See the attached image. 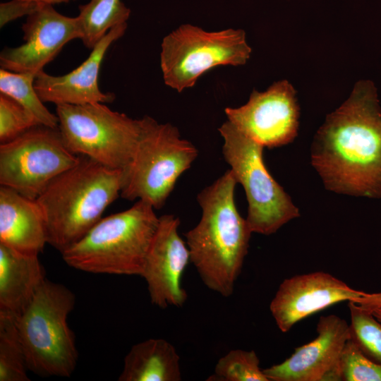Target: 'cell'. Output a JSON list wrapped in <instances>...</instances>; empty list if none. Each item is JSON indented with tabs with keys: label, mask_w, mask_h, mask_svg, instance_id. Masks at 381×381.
Listing matches in <instances>:
<instances>
[{
	"label": "cell",
	"mask_w": 381,
	"mask_h": 381,
	"mask_svg": "<svg viewBox=\"0 0 381 381\" xmlns=\"http://www.w3.org/2000/svg\"><path fill=\"white\" fill-rule=\"evenodd\" d=\"M310 160L327 190L381 198V107L373 81H358L326 116L312 143Z\"/></svg>",
	"instance_id": "1"
},
{
	"label": "cell",
	"mask_w": 381,
	"mask_h": 381,
	"mask_svg": "<svg viewBox=\"0 0 381 381\" xmlns=\"http://www.w3.org/2000/svg\"><path fill=\"white\" fill-rule=\"evenodd\" d=\"M237 182L230 169L197 196L202 214L185 234L190 262L203 284L224 297L234 290L252 234L234 200Z\"/></svg>",
	"instance_id": "2"
},
{
	"label": "cell",
	"mask_w": 381,
	"mask_h": 381,
	"mask_svg": "<svg viewBox=\"0 0 381 381\" xmlns=\"http://www.w3.org/2000/svg\"><path fill=\"white\" fill-rule=\"evenodd\" d=\"M124 169L79 155L36 199L44 217L47 243L61 253L83 238L120 195Z\"/></svg>",
	"instance_id": "3"
},
{
	"label": "cell",
	"mask_w": 381,
	"mask_h": 381,
	"mask_svg": "<svg viewBox=\"0 0 381 381\" xmlns=\"http://www.w3.org/2000/svg\"><path fill=\"white\" fill-rule=\"evenodd\" d=\"M158 224L155 208L138 200L126 210L102 218L61 253L63 260L86 272L141 277Z\"/></svg>",
	"instance_id": "4"
},
{
	"label": "cell",
	"mask_w": 381,
	"mask_h": 381,
	"mask_svg": "<svg viewBox=\"0 0 381 381\" xmlns=\"http://www.w3.org/2000/svg\"><path fill=\"white\" fill-rule=\"evenodd\" d=\"M75 303L62 284L46 279L16 321L29 370L40 376L68 377L78 353L67 319Z\"/></svg>",
	"instance_id": "5"
},
{
	"label": "cell",
	"mask_w": 381,
	"mask_h": 381,
	"mask_svg": "<svg viewBox=\"0 0 381 381\" xmlns=\"http://www.w3.org/2000/svg\"><path fill=\"white\" fill-rule=\"evenodd\" d=\"M140 137L129 165L124 169L120 195L128 200H143L161 209L180 176L198 157L197 148L181 138L169 123L153 118L141 119Z\"/></svg>",
	"instance_id": "6"
},
{
	"label": "cell",
	"mask_w": 381,
	"mask_h": 381,
	"mask_svg": "<svg viewBox=\"0 0 381 381\" xmlns=\"http://www.w3.org/2000/svg\"><path fill=\"white\" fill-rule=\"evenodd\" d=\"M218 131L224 140V158L246 193L248 205L246 219L251 232L270 235L298 217L299 209L265 167L264 147L228 120Z\"/></svg>",
	"instance_id": "7"
},
{
	"label": "cell",
	"mask_w": 381,
	"mask_h": 381,
	"mask_svg": "<svg viewBox=\"0 0 381 381\" xmlns=\"http://www.w3.org/2000/svg\"><path fill=\"white\" fill-rule=\"evenodd\" d=\"M59 130L66 147L111 169H125L135 152L142 121L104 103L56 105Z\"/></svg>",
	"instance_id": "8"
},
{
	"label": "cell",
	"mask_w": 381,
	"mask_h": 381,
	"mask_svg": "<svg viewBox=\"0 0 381 381\" xmlns=\"http://www.w3.org/2000/svg\"><path fill=\"white\" fill-rule=\"evenodd\" d=\"M251 48L243 30L209 32L184 24L162 40L160 66L164 83L181 92L192 87L205 72L219 66H241Z\"/></svg>",
	"instance_id": "9"
},
{
	"label": "cell",
	"mask_w": 381,
	"mask_h": 381,
	"mask_svg": "<svg viewBox=\"0 0 381 381\" xmlns=\"http://www.w3.org/2000/svg\"><path fill=\"white\" fill-rule=\"evenodd\" d=\"M79 155L65 145L59 128L35 126L0 145V184L36 200Z\"/></svg>",
	"instance_id": "10"
},
{
	"label": "cell",
	"mask_w": 381,
	"mask_h": 381,
	"mask_svg": "<svg viewBox=\"0 0 381 381\" xmlns=\"http://www.w3.org/2000/svg\"><path fill=\"white\" fill-rule=\"evenodd\" d=\"M224 112L229 121L264 147L287 145L298 135L300 109L296 91L286 80L264 92L253 90L246 104Z\"/></svg>",
	"instance_id": "11"
},
{
	"label": "cell",
	"mask_w": 381,
	"mask_h": 381,
	"mask_svg": "<svg viewBox=\"0 0 381 381\" xmlns=\"http://www.w3.org/2000/svg\"><path fill=\"white\" fill-rule=\"evenodd\" d=\"M22 30L24 43L1 52V68L37 75L65 44L82 36L78 17L62 15L53 5L43 3L28 16Z\"/></svg>",
	"instance_id": "12"
},
{
	"label": "cell",
	"mask_w": 381,
	"mask_h": 381,
	"mask_svg": "<svg viewBox=\"0 0 381 381\" xmlns=\"http://www.w3.org/2000/svg\"><path fill=\"white\" fill-rule=\"evenodd\" d=\"M179 217L164 214L147 255L141 277L145 280L151 303L164 309L182 307L188 298L181 277L190 260L186 243L179 236Z\"/></svg>",
	"instance_id": "13"
},
{
	"label": "cell",
	"mask_w": 381,
	"mask_h": 381,
	"mask_svg": "<svg viewBox=\"0 0 381 381\" xmlns=\"http://www.w3.org/2000/svg\"><path fill=\"white\" fill-rule=\"evenodd\" d=\"M318 337L279 364L263 370L269 381H339L338 365L350 338L349 325L335 315L321 316Z\"/></svg>",
	"instance_id": "14"
},
{
	"label": "cell",
	"mask_w": 381,
	"mask_h": 381,
	"mask_svg": "<svg viewBox=\"0 0 381 381\" xmlns=\"http://www.w3.org/2000/svg\"><path fill=\"white\" fill-rule=\"evenodd\" d=\"M365 292L318 271L285 279L270 304L278 328L287 332L298 321L337 303L356 302Z\"/></svg>",
	"instance_id": "15"
},
{
	"label": "cell",
	"mask_w": 381,
	"mask_h": 381,
	"mask_svg": "<svg viewBox=\"0 0 381 381\" xmlns=\"http://www.w3.org/2000/svg\"><path fill=\"white\" fill-rule=\"evenodd\" d=\"M127 23L111 28L92 49L89 56L75 69L63 75H52L44 71L35 78L34 85L43 102L85 104L111 102L115 97L99 87V75L103 59L111 44L121 37Z\"/></svg>",
	"instance_id": "16"
},
{
	"label": "cell",
	"mask_w": 381,
	"mask_h": 381,
	"mask_svg": "<svg viewBox=\"0 0 381 381\" xmlns=\"http://www.w3.org/2000/svg\"><path fill=\"white\" fill-rule=\"evenodd\" d=\"M46 243V222L36 200L1 186L0 244L24 255L38 256Z\"/></svg>",
	"instance_id": "17"
},
{
	"label": "cell",
	"mask_w": 381,
	"mask_h": 381,
	"mask_svg": "<svg viewBox=\"0 0 381 381\" xmlns=\"http://www.w3.org/2000/svg\"><path fill=\"white\" fill-rule=\"evenodd\" d=\"M45 279L38 256L0 244V315L18 320Z\"/></svg>",
	"instance_id": "18"
},
{
	"label": "cell",
	"mask_w": 381,
	"mask_h": 381,
	"mask_svg": "<svg viewBox=\"0 0 381 381\" xmlns=\"http://www.w3.org/2000/svg\"><path fill=\"white\" fill-rule=\"evenodd\" d=\"M180 356L164 339H148L134 344L124 358L119 381H180Z\"/></svg>",
	"instance_id": "19"
},
{
	"label": "cell",
	"mask_w": 381,
	"mask_h": 381,
	"mask_svg": "<svg viewBox=\"0 0 381 381\" xmlns=\"http://www.w3.org/2000/svg\"><path fill=\"white\" fill-rule=\"evenodd\" d=\"M130 14L121 0H90L79 6L80 40L92 49L111 28L126 23Z\"/></svg>",
	"instance_id": "20"
},
{
	"label": "cell",
	"mask_w": 381,
	"mask_h": 381,
	"mask_svg": "<svg viewBox=\"0 0 381 381\" xmlns=\"http://www.w3.org/2000/svg\"><path fill=\"white\" fill-rule=\"evenodd\" d=\"M36 75L17 73L1 68L0 92L20 104L41 125L58 128L59 119L44 105L36 92L34 81Z\"/></svg>",
	"instance_id": "21"
},
{
	"label": "cell",
	"mask_w": 381,
	"mask_h": 381,
	"mask_svg": "<svg viewBox=\"0 0 381 381\" xmlns=\"http://www.w3.org/2000/svg\"><path fill=\"white\" fill-rule=\"evenodd\" d=\"M16 320L0 315V381H29Z\"/></svg>",
	"instance_id": "22"
},
{
	"label": "cell",
	"mask_w": 381,
	"mask_h": 381,
	"mask_svg": "<svg viewBox=\"0 0 381 381\" xmlns=\"http://www.w3.org/2000/svg\"><path fill=\"white\" fill-rule=\"evenodd\" d=\"M207 381H269L253 351L233 349L221 357Z\"/></svg>",
	"instance_id": "23"
},
{
	"label": "cell",
	"mask_w": 381,
	"mask_h": 381,
	"mask_svg": "<svg viewBox=\"0 0 381 381\" xmlns=\"http://www.w3.org/2000/svg\"><path fill=\"white\" fill-rule=\"evenodd\" d=\"M351 315L350 338L372 361L381 364V322L373 313L349 301Z\"/></svg>",
	"instance_id": "24"
},
{
	"label": "cell",
	"mask_w": 381,
	"mask_h": 381,
	"mask_svg": "<svg viewBox=\"0 0 381 381\" xmlns=\"http://www.w3.org/2000/svg\"><path fill=\"white\" fill-rule=\"evenodd\" d=\"M339 381H381V364L367 357L351 339L338 365Z\"/></svg>",
	"instance_id": "25"
},
{
	"label": "cell",
	"mask_w": 381,
	"mask_h": 381,
	"mask_svg": "<svg viewBox=\"0 0 381 381\" xmlns=\"http://www.w3.org/2000/svg\"><path fill=\"white\" fill-rule=\"evenodd\" d=\"M41 125L37 119L13 99L0 94V142L8 143L30 128Z\"/></svg>",
	"instance_id": "26"
},
{
	"label": "cell",
	"mask_w": 381,
	"mask_h": 381,
	"mask_svg": "<svg viewBox=\"0 0 381 381\" xmlns=\"http://www.w3.org/2000/svg\"><path fill=\"white\" fill-rule=\"evenodd\" d=\"M40 3L12 0L8 2L1 3L0 5V25L4 26L6 23L22 17L25 15L29 16L38 7Z\"/></svg>",
	"instance_id": "27"
},
{
	"label": "cell",
	"mask_w": 381,
	"mask_h": 381,
	"mask_svg": "<svg viewBox=\"0 0 381 381\" xmlns=\"http://www.w3.org/2000/svg\"><path fill=\"white\" fill-rule=\"evenodd\" d=\"M355 303L370 311L381 308V292L375 294L365 293L363 296Z\"/></svg>",
	"instance_id": "28"
},
{
	"label": "cell",
	"mask_w": 381,
	"mask_h": 381,
	"mask_svg": "<svg viewBox=\"0 0 381 381\" xmlns=\"http://www.w3.org/2000/svg\"><path fill=\"white\" fill-rule=\"evenodd\" d=\"M22 1H33V2H38V3H43V4L54 5L56 4L67 3V2L74 1V0H22Z\"/></svg>",
	"instance_id": "29"
},
{
	"label": "cell",
	"mask_w": 381,
	"mask_h": 381,
	"mask_svg": "<svg viewBox=\"0 0 381 381\" xmlns=\"http://www.w3.org/2000/svg\"><path fill=\"white\" fill-rule=\"evenodd\" d=\"M373 315L377 318V320L381 322V308L375 309L371 310Z\"/></svg>",
	"instance_id": "30"
},
{
	"label": "cell",
	"mask_w": 381,
	"mask_h": 381,
	"mask_svg": "<svg viewBox=\"0 0 381 381\" xmlns=\"http://www.w3.org/2000/svg\"></svg>",
	"instance_id": "31"
}]
</instances>
